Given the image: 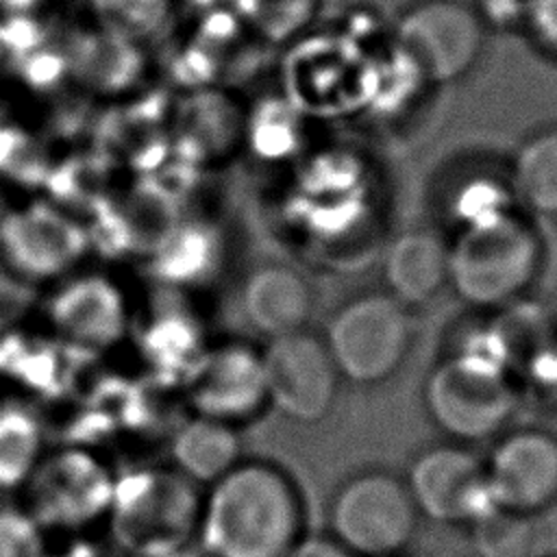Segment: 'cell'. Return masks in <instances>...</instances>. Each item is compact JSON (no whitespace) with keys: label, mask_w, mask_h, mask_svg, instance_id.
Masks as SVG:
<instances>
[{"label":"cell","mask_w":557,"mask_h":557,"mask_svg":"<svg viewBox=\"0 0 557 557\" xmlns=\"http://www.w3.org/2000/svg\"><path fill=\"white\" fill-rule=\"evenodd\" d=\"M302 527L300 492L265 461L235 463L200 503L207 557H287L302 540Z\"/></svg>","instance_id":"1"},{"label":"cell","mask_w":557,"mask_h":557,"mask_svg":"<svg viewBox=\"0 0 557 557\" xmlns=\"http://www.w3.org/2000/svg\"><path fill=\"white\" fill-rule=\"evenodd\" d=\"M537 231L507 211L459 226L448 242V287L479 309H503L524 296L542 268Z\"/></svg>","instance_id":"2"},{"label":"cell","mask_w":557,"mask_h":557,"mask_svg":"<svg viewBox=\"0 0 557 557\" xmlns=\"http://www.w3.org/2000/svg\"><path fill=\"white\" fill-rule=\"evenodd\" d=\"M424 407L453 442L472 444L505 429L518 409V389L509 370L463 344L429 372Z\"/></svg>","instance_id":"3"},{"label":"cell","mask_w":557,"mask_h":557,"mask_svg":"<svg viewBox=\"0 0 557 557\" xmlns=\"http://www.w3.org/2000/svg\"><path fill=\"white\" fill-rule=\"evenodd\" d=\"M418 520L405 479L383 470L348 479L329 513L333 540L355 557H400L413 542Z\"/></svg>","instance_id":"4"},{"label":"cell","mask_w":557,"mask_h":557,"mask_svg":"<svg viewBox=\"0 0 557 557\" xmlns=\"http://www.w3.org/2000/svg\"><path fill=\"white\" fill-rule=\"evenodd\" d=\"M324 344L339 376L359 385L383 383L411 346L407 307L389 294L357 296L335 311Z\"/></svg>","instance_id":"5"},{"label":"cell","mask_w":557,"mask_h":557,"mask_svg":"<svg viewBox=\"0 0 557 557\" xmlns=\"http://www.w3.org/2000/svg\"><path fill=\"white\" fill-rule=\"evenodd\" d=\"M490 30L466 0H413L394 22V41L426 85L468 76L481 61Z\"/></svg>","instance_id":"6"},{"label":"cell","mask_w":557,"mask_h":557,"mask_svg":"<svg viewBox=\"0 0 557 557\" xmlns=\"http://www.w3.org/2000/svg\"><path fill=\"white\" fill-rule=\"evenodd\" d=\"M183 474L141 472L113 485L111 513L120 544L137 555L181 548L198 529L200 503Z\"/></svg>","instance_id":"7"},{"label":"cell","mask_w":557,"mask_h":557,"mask_svg":"<svg viewBox=\"0 0 557 557\" xmlns=\"http://www.w3.org/2000/svg\"><path fill=\"white\" fill-rule=\"evenodd\" d=\"M74 89L91 102H113L152 85V48L122 37L76 7L61 30Z\"/></svg>","instance_id":"8"},{"label":"cell","mask_w":557,"mask_h":557,"mask_svg":"<svg viewBox=\"0 0 557 557\" xmlns=\"http://www.w3.org/2000/svg\"><path fill=\"white\" fill-rule=\"evenodd\" d=\"M405 483L418 513L440 524L470 527L494 507L483 459L459 442L422 450L411 461Z\"/></svg>","instance_id":"9"},{"label":"cell","mask_w":557,"mask_h":557,"mask_svg":"<svg viewBox=\"0 0 557 557\" xmlns=\"http://www.w3.org/2000/svg\"><path fill=\"white\" fill-rule=\"evenodd\" d=\"M261 359L274 407L302 422H315L331 411L339 372L324 339L305 331L272 337Z\"/></svg>","instance_id":"10"},{"label":"cell","mask_w":557,"mask_h":557,"mask_svg":"<svg viewBox=\"0 0 557 557\" xmlns=\"http://www.w3.org/2000/svg\"><path fill=\"white\" fill-rule=\"evenodd\" d=\"M483 463L494 507L535 518L557 503V435L542 429L509 431Z\"/></svg>","instance_id":"11"},{"label":"cell","mask_w":557,"mask_h":557,"mask_svg":"<svg viewBox=\"0 0 557 557\" xmlns=\"http://www.w3.org/2000/svg\"><path fill=\"white\" fill-rule=\"evenodd\" d=\"M189 394L205 418L231 424L255 413L268 398L261 355L244 344L207 352L191 372Z\"/></svg>","instance_id":"12"},{"label":"cell","mask_w":557,"mask_h":557,"mask_svg":"<svg viewBox=\"0 0 557 557\" xmlns=\"http://www.w3.org/2000/svg\"><path fill=\"white\" fill-rule=\"evenodd\" d=\"M33 513L50 524H83L111 507L113 485L100 463L83 455H59L33 470Z\"/></svg>","instance_id":"13"},{"label":"cell","mask_w":557,"mask_h":557,"mask_svg":"<svg viewBox=\"0 0 557 557\" xmlns=\"http://www.w3.org/2000/svg\"><path fill=\"white\" fill-rule=\"evenodd\" d=\"M246 96L239 87L213 85L172 96L170 137L202 157H222L244 141Z\"/></svg>","instance_id":"14"},{"label":"cell","mask_w":557,"mask_h":557,"mask_svg":"<svg viewBox=\"0 0 557 557\" xmlns=\"http://www.w3.org/2000/svg\"><path fill=\"white\" fill-rule=\"evenodd\" d=\"M0 248L7 263L30 278H48L63 272L81 252V233L61 213L30 207L0 226Z\"/></svg>","instance_id":"15"},{"label":"cell","mask_w":557,"mask_h":557,"mask_svg":"<svg viewBox=\"0 0 557 557\" xmlns=\"http://www.w3.org/2000/svg\"><path fill=\"white\" fill-rule=\"evenodd\" d=\"M383 278L405 307L433 300L448 285V242L435 231H405L385 250Z\"/></svg>","instance_id":"16"},{"label":"cell","mask_w":557,"mask_h":557,"mask_svg":"<svg viewBox=\"0 0 557 557\" xmlns=\"http://www.w3.org/2000/svg\"><path fill=\"white\" fill-rule=\"evenodd\" d=\"M52 322L76 344L100 348L115 342L126 324L124 300L104 278H78L52 300Z\"/></svg>","instance_id":"17"},{"label":"cell","mask_w":557,"mask_h":557,"mask_svg":"<svg viewBox=\"0 0 557 557\" xmlns=\"http://www.w3.org/2000/svg\"><path fill=\"white\" fill-rule=\"evenodd\" d=\"M250 322L270 337L302 331L311 311V292L300 274L289 268L268 265L257 270L244 289Z\"/></svg>","instance_id":"18"},{"label":"cell","mask_w":557,"mask_h":557,"mask_svg":"<svg viewBox=\"0 0 557 557\" xmlns=\"http://www.w3.org/2000/svg\"><path fill=\"white\" fill-rule=\"evenodd\" d=\"M172 455L183 476L218 481L237 463L239 440L231 424L200 416L176 433Z\"/></svg>","instance_id":"19"},{"label":"cell","mask_w":557,"mask_h":557,"mask_svg":"<svg viewBox=\"0 0 557 557\" xmlns=\"http://www.w3.org/2000/svg\"><path fill=\"white\" fill-rule=\"evenodd\" d=\"M509 181L513 198L527 209L557 218V124L522 141L513 157Z\"/></svg>","instance_id":"20"},{"label":"cell","mask_w":557,"mask_h":557,"mask_svg":"<svg viewBox=\"0 0 557 557\" xmlns=\"http://www.w3.org/2000/svg\"><path fill=\"white\" fill-rule=\"evenodd\" d=\"M2 87H11L20 96L37 102L61 100L65 96L78 94L72 85L61 33L28 52L7 57Z\"/></svg>","instance_id":"21"},{"label":"cell","mask_w":557,"mask_h":557,"mask_svg":"<svg viewBox=\"0 0 557 557\" xmlns=\"http://www.w3.org/2000/svg\"><path fill=\"white\" fill-rule=\"evenodd\" d=\"M76 9L96 24L152 48L178 20L176 0H78Z\"/></svg>","instance_id":"22"},{"label":"cell","mask_w":557,"mask_h":557,"mask_svg":"<svg viewBox=\"0 0 557 557\" xmlns=\"http://www.w3.org/2000/svg\"><path fill=\"white\" fill-rule=\"evenodd\" d=\"M322 0H237L235 9L246 28L270 52L278 54L307 33L318 20Z\"/></svg>","instance_id":"23"},{"label":"cell","mask_w":557,"mask_h":557,"mask_svg":"<svg viewBox=\"0 0 557 557\" xmlns=\"http://www.w3.org/2000/svg\"><path fill=\"white\" fill-rule=\"evenodd\" d=\"M302 109L278 87L246 98L244 141L261 154H281L294 148L300 126Z\"/></svg>","instance_id":"24"},{"label":"cell","mask_w":557,"mask_h":557,"mask_svg":"<svg viewBox=\"0 0 557 557\" xmlns=\"http://www.w3.org/2000/svg\"><path fill=\"white\" fill-rule=\"evenodd\" d=\"M41 433L22 407H0V487L30 479L39 461Z\"/></svg>","instance_id":"25"},{"label":"cell","mask_w":557,"mask_h":557,"mask_svg":"<svg viewBox=\"0 0 557 557\" xmlns=\"http://www.w3.org/2000/svg\"><path fill=\"white\" fill-rule=\"evenodd\" d=\"M470 537L479 557H531L535 527L529 516L490 507L470 524Z\"/></svg>","instance_id":"26"},{"label":"cell","mask_w":557,"mask_h":557,"mask_svg":"<svg viewBox=\"0 0 557 557\" xmlns=\"http://www.w3.org/2000/svg\"><path fill=\"white\" fill-rule=\"evenodd\" d=\"M513 211L511 185H500L492 176H472L453 198V215L459 226L474 224Z\"/></svg>","instance_id":"27"},{"label":"cell","mask_w":557,"mask_h":557,"mask_svg":"<svg viewBox=\"0 0 557 557\" xmlns=\"http://www.w3.org/2000/svg\"><path fill=\"white\" fill-rule=\"evenodd\" d=\"M520 33L544 57L557 61V0H524Z\"/></svg>","instance_id":"28"},{"label":"cell","mask_w":557,"mask_h":557,"mask_svg":"<svg viewBox=\"0 0 557 557\" xmlns=\"http://www.w3.org/2000/svg\"><path fill=\"white\" fill-rule=\"evenodd\" d=\"M37 531L28 518L0 516V557H37Z\"/></svg>","instance_id":"29"},{"label":"cell","mask_w":557,"mask_h":557,"mask_svg":"<svg viewBox=\"0 0 557 557\" xmlns=\"http://www.w3.org/2000/svg\"><path fill=\"white\" fill-rule=\"evenodd\" d=\"M487 30H520L524 0H474L472 2Z\"/></svg>","instance_id":"30"},{"label":"cell","mask_w":557,"mask_h":557,"mask_svg":"<svg viewBox=\"0 0 557 557\" xmlns=\"http://www.w3.org/2000/svg\"><path fill=\"white\" fill-rule=\"evenodd\" d=\"M74 7V0H0V17H61Z\"/></svg>","instance_id":"31"},{"label":"cell","mask_w":557,"mask_h":557,"mask_svg":"<svg viewBox=\"0 0 557 557\" xmlns=\"http://www.w3.org/2000/svg\"><path fill=\"white\" fill-rule=\"evenodd\" d=\"M287 557H355L344 546H339L333 537H302Z\"/></svg>","instance_id":"32"},{"label":"cell","mask_w":557,"mask_h":557,"mask_svg":"<svg viewBox=\"0 0 557 557\" xmlns=\"http://www.w3.org/2000/svg\"><path fill=\"white\" fill-rule=\"evenodd\" d=\"M176 2H178V17H183V15L205 13V11H211V9L235 7L237 0H176Z\"/></svg>","instance_id":"33"},{"label":"cell","mask_w":557,"mask_h":557,"mask_svg":"<svg viewBox=\"0 0 557 557\" xmlns=\"http://www.w3.org/2000/svg\"><path fill=\"white\" fill-rule=\"evenodd\" d=\"M139 557H196V555H191L189 550H185V546H181V548H170V550H159V553H146Z\"/></svg>","instance_id":"34"},{"label":"cell","mask_w":557,"mask_h":557,"mask_svg":"<svg viewBox=\"0 0 557 557\" xmlns=\"http://www.w3.org/2000/svg\"><path fill=\"white\" fill-rule=\"evenodd\" d=\"M2 74H4V52L0 48V87H2Z\"/></svg>","instance_id":"35"}]
</instances>
